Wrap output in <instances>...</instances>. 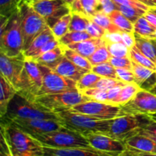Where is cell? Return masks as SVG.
Segmentation results:
<instances>
[{
  "mask_svg": "<svg viewBox=\"0 0 156 156\" xmlns=\"http://www.w3.org/2000/svg\"><path fill=\"white\" fill-rule=\"evenodd\" d=\"M1 156H44V146L37 140L2 118Z\"/></svg>",
  "mask_w": 156,
  "mask_h": 156,
  "instance_id": "1",
  "label": "cell"
},
{
  "mask_svg": "<svg viewBox=\"0 0 156 156\" xmlns=\"http://www.w3.org/2000/svg\"><path fill=\"white\" fill-rule=\"evenodd\" d=\"M1 17L0 52L9 57L23 53L24 37L18 10L9 17Z\"/></svg>",
  "mask_w": 156,
  "mask_h": 156,
  "instance_id": "2",
  "label": "cell"
},
{
  "mask_svg": "<svg viewBox=\"0 0 156 156\" xmlns=\"http://www.w3.org/2000/svg\"><path fill=\"white\" fill-rule=\"evenodd\" d=\"M55 113L63 127L83 136L89 133L108 135L114 120H98L89 116L69 112L67 110L55 111Z\"/></svg>",
  "mask_w": 156,
  "mask_h": 156,
  "instance_id": "3",
  "label": "cell"
},
{
  "mask_svg": "<svg viewBox=\"0 0 156 156\" xmlns=\"http://www.w3.org/2000/svg\"><path fill=\"white\" fill-rule=\"evenodd\" d=\"M5 118H20L26 120H59L54 111L40 105L37 101L27 100L17 93L8 106Z\"/></svg>",
  "mask_w": 156,
  "mask_h": 156,
  "instance_id": "4",
  "label": "cell"
},
{
  "mask_svg": "<svg viewBox=\"0 0 156 156\" xmlns=\"http://www.w3.org/2000/svg\"><path fill=\"white\" fill-rule=\"evenodd\" d=\"M151 119L150 116L146 114H128L114 118L108 136L125 143L140 133Z\"/></svg>",
  "mask_w": 156,
  "mask_h": 156,
  "instance_id": "5",
  "label": "cell"
},
{
  "mask_svg": "<svg viewBox=\"0 0 156 156\" xmlns=\"http://www.w3.org/2000/svg\"><path fill=\"white\" fill-rule=\"evenodd\" d=\"M21 25L24 37V50H27L34 40L47 26L45 20L34 10L30 1L24 2L19 8Z\"/></svg>",
  "mask_w": 156,
  "mask_h": 156,
  "instance_id": "6",
  "label": "cell"
},
{
  "mask_svg": "<svg viewBox=\"0 0 156 156\" xmlns=\"http://www.w3.org/2000/svg\"><path fill=\"white\" fill-rule=\"evenodd\" d=\"M43 146L66 149L76 147H91L85 136L63 127L59 130L34 136Z\"/></svg>",
  "mask_w": 156,
  "mask_h": 156,
  "instance_id": "7",
  "label": "cell"
},
{
  "mask_svg": "<svg viewBox=\"0 0 156 156\" xmlns=\"http://www.w3.org/2000/svg\"><path fill=\"white\" fill-rule=\"evenodd\" d=\"M89 101H92V99L84 95L79 90H73L57 94L40 96L37 98L35 101L55 112L69 110L75 105Z\"/></svg>",
  "mask_w": 156,
  "mask_h": 156,
  "instance_id": "8",
  "label": "cell"
},
{
  "mask_svg": "<svg viewBox=\"0 0 156 156\" xmlns=\"http://www.w3.org/2000/svg\"><path fill=\"white\" fill-rule=\"evenodd\" d=\"M43 85V75L37 62L25 58L21 77V88L18 94L30 101H35Z\"/></svg>",
  "mask_w": 156,
  "mask_h": 156,
  "instance_id": "9",
  "label": "cell"
},
{
  "mask_svg": "<svg viewBox=\"0 0 156 156\" xmlns=\"http://www.w3.org/2000/svg\"><path fill=\"white\" fill-rule=\"evenodd\" d=\"M43 75V85L37 97L77 89V82L60 76L52 69L37 63Z\"/></svg>",
  "mask_w": 156,
  "mask_h": 156,
  "instance_id": "10",
  "label": "cell"
},
{
  "mask_svg": "<svg viewBox=\"0 0 156 156\" xmlns=\"http://www.w3.org/2000/svg\"><path fill=\"white\" fill-rule=\"evenodd\" d=\"M67 111L75 114L89 116L98 120H111L123 116L121 106L93 100L75 105Z\"/></svg>",
  "mask_w": 156,
  "mask_h": 156,
  "instance_id": "11",
  "label": "cell"
},
{
  "mask_svg": "<svg viewBox=\"0 0 156 156\" xmlns=\"http://www.w3.org/2000/svg\"><path fill=\"white\" fill-rule=\"evenodd\" d=\"M31 4L50 28L60 18L71 13V8L65 0H41Z\"/></svg>",
  "mask_w": 156,
  "mask_h": 156,
  "instance_id": "12",
  "label": "cell"
},
{
  "mask_svg": "<svg viewBox=\"0 0 156 156\" xmlns=\"http://www.w3.org/2000/svg\"><path fill=\"white\" fill-rule=\"evenodd\" d=\"M122 115L156 114V94L146 89H141L133 98L121 106Z\"/></svg>",
  "mask_w": 156,
  "mask_h": 156,
  "instance_id": "13",
  "label": "cell"
},
{
  "mask_svg": "<svg viewBox=\"0 0 156 156\" xmlns=\"http://www.w3.org/2000/svg\"><path fill=\"white\" fill-rule=\"evenodd\" d=\"M25 56L21 53L15 57H9L0 52V72L3 76L17 91H20L21 77L24 69Z\"/></svg>",
  "mask_w": 156,
  "mask_h": 156,
  "instance_id": "14",
  "label": "cell"
},
{
  "mask_svg": "<svg viewBox=\"0 0 156 156\" xmlns=\"http://www.w3.org/2000/svg\"><path fill=\"white\" fill-rule=\"evenodd\" d=\"M2 118L33 137L63 128L59 120H26L20 118L9 120L5 117Z\"/></svg>",
  "mask_w": 156,
  "mask_h": 156,
  "instance_id": "15",
  "label": "cell"
},
{
  "mask_svg": "<svg viewBox=\"0 0 156 156\" xmlns=\"http://www.w3.org/2000/svg\"><path fill=\"white\" fill-rule=\"evenodd\" d=\"M94 149L112 156H119L126 149V143L103 133H89L85 136Z\"/></svg>",
  "mask_w": 156,
  "mask_h": 156,
  "instance_id": "16",
  "label": "cell"
},
{
  "mask_svg": "<svg viewBox=\"0 0 156 156\" xmlns=\"http://www.w3.org/2000/svg\"><path fill=\"white\" fill-rule=\"evenodd\" d=\"M44 156H112L93 147L56 149L44 146Z\"/></svg>",
  "mask_w": 156,
  "mask_h": 156,
  "instance_id": "17",
  "label": "cell"
},
{
  "mask_svg": "<svg viewBox=\"0 0 156 156\" xmlns=\"http://www.w3.org/2000/svg\"><path fill=\"white\" fill-rule=\"evenodd\" d=\"M52 69L60 76L76 82H78L84 74L90 72L76 66L72 61L67 59L65 56L62 57L60 62Z\"/></svg>",
  "mask_w": 156,
  "mask_h": 156,
  "instance_id": "18",
  "label": "cell"
},
{
  "mask_svg": "<svg viewBox=\"0 0 156 156\" xmlns=\"http://www.w3.org/2000/svg\"><path fill=\"white\" fill-rule=\"evenodd\" d=\"M104 42V38H91L81 42L69 44L66 47L88 59Z\"/></svg>",
  "mask_w": 156,
  "mask_h": 156,
  "instance_id": "19",
  "label": "cell"
},
{
  "mask_svg": "<svg viewBox=\"0 0 156 156\" xmlns=\"http://www.w3.org/2000/svg\"><path fill=\"white\" fill-rule=\"evenodd\" d=\"M128 148L143 152L156 154V143L152 139L142 134H137L125 141Z\"/></svg>",
  "mask_w": 156,
  "mask_h": 156,
  "instance_id": "20",
  "label": "cell"
},
{
  "mask_svg": "<svg viewBox=\"0 0 156 156\" xmlns=\"http://www.w3.org/2000/svg\"><path fill=\"white\" fill-rule=\"evenodd\" d=\"M1 94H0V116L1 118L4 117L7 113L8 106L15 94L18 93L17 90L1 76Z\"/></svg>",
  "mask_w": 156,
  "mask_h": 156,
  "instance_id": "21",
  "label": "cell"
},
{
  "mask_svg": "<svg viewBox=\"0 0 156 156\" xmlns=\"http://www.w3.org/2000/svg\"><path fill=\"white\" fill-rule=\"evenodd\" d=\"M63 56V45L59 44L58 47L44 53L39 57L35 59L34 61H35L37 63L41 64V65L46 66L50 69H53L60 62Z\"/></svg>",
  "mask_w": 156,
  "mask_h": 156,
  "instance_id": "22",
  "label": "cell"
},
{
  "mask_svg": "<svg viewBox=\"0 0 156 156\" xmlns=\"http://www.w3.org/2000/svg\"><path fill=\"white\" fill-rule=\"evenodd\" d=\"M53 39H55V37L52 32L51 28L49 26H47L46 28L34 40L33 42L28 47V48L23 52L25 58L29 59V58L31 57L46 43Z\"/></svg>",
  "mask_w": 156,
  "mask_h": 156,
  "instance_id": "23",
  "label": "cell"
},
{
  "mask_svg": "<svg viewBox=\"0 0 156 156\" xmlns=\"http://www.w3.org/2000/svg\"><path fill=\"white\" fill-rule=\"evenodd\" d=\"M98 0H75L70 5L71 12H76L91 18L98 12Z\"/></svg>",
  "mask_w": 156,
  "mask_h": 156,
  "instance_id": "24",
  "label": "cell"
},
{
  "mask_svg": "<svg viewBox=\"0 0 156 156\" xmlns=\"http://www.w3.org/2000/svg\"><path fill=\"white\" fill-rule=\"evenodd\" d=\"M140 89H141V87L137 85L136 82L126 83V85L122 87L118 96L111 102V105H119V106L125 105L132 100Z\"/></svg>",
  "mask_w": 156,
  "mask_h": 156,
  "instance_id": "25",
  "label": "cell"
},
{
  "mask_svg": "<svg viewBox=\"0 0 156 156\" xmlns=\"http://www.w3.org/2000/svg\"><path fill=\"white\" fill-rule=\"evenodd\" d=\"M132 64V70L135 75L136 83L140 85V87H142L145 83L149 82V81L156 80V72L150 69L146 68L143 66L140 65L133 60Z\"/></svg>",
  "mask_w": 156,
  "mask_h": 156,
  "instance_id": "26",
  "label": "cell"
},
{
  "mask_svg": "<svg viewBox=\"0 0 156 156\" xmlns=\"http://www.w3.org/2000/svg\"><path fill=\"white\" fill-rule=\"evenodd\" d=\"M135 37L136 46L143 54L146 55L148 58H149L152 62L156 64V51L155 46L152 44V41L136 34H135Z\"/></svg>",
  "mask_w": 156,
  "mask_h": 156,
  "instance_id": "27",
  "label": "cell"
},
{
  "mask_svg": "<svg viewBox=\"0 0 156 156\" xmlns=\"http://www.w3.org/2000/svg\"><path fill=\"white\" fill-rule=\"evenodd\" d=\"M156 31V27L152 25L144 16L139 18L134 23V33L147 39L152 40Z\"/></svg>",
  "mask_w": 156,
  "mask_h": 156,
  "instance_id": "28",
  "label": "cell"
},
{
  "mask_svg": "<svg viewBox=\"0 0 156 156\" xmlns=\"http://www.w3.org/2000/svg\"><path fill=\"white\" fill-rule=\"evenodd\" d=\"M112 22L123 32H134V24L124 16L119 10H114L108 15Z\"/></svg>",
  "mask_w": 156,
  "mask_h": 156,
  "instance_id": "29",
  "label": "cell"
},
{
  "mask_svg": "<svg viewBox=\"0 0 156 156\" xmlns=\"http://www.w3.org/2000/svg\"><path fill=\"white\" fill-rule=\"evenodd\" d=\"M63 52H64V56L67 58V59H69L70 61L73 62L74 64H76V66H78L80 68L84 69H86L88 71H91V69H92L93 66L91 65V62H89L87 58L84 57L82 55L79 54L77 52H76L75 50H71V49L68 48L66 46L63 45Z\"/></svg>",
  "mask_w": 156,
  "mask_h": 156,
  "instance_id": "30",
  "label": "cell"
},
{
  "mask_svg": "<svg viewBox=\"0 0 156 156\" xmlns=\"http://www.w3.org/2000/svg\"><path fill=\"white\" fill-rule=\"evenodd\" d=\"M90 20L93 21L94 22H95L96 24H98L99 26L102 27V28L105 29L107 32H109V33H113V32H118L121 31L120 29H119L114 23L112 22V21L111 20V18H109L108 15L103 13V12H97L94 15H93L92 17L89 18Z\"/></svg>",
  "mask_w": 156,
  "mask_h": 156,
  "instance_id": "31",
  "label": "cell"
},
{
  "mask_svg": "<svg viewBox=\"0 0 156 156\" xmlns=\"http://www.w3.org/2000/svg\"><path fill=\"white\" fill-rule=\"evenodd\" d=\"M91 72L96 73L102 78L120 80L118 76H117V69L109 62H105L103 63L98 64V65L94 66L91 69Z\"/></svg>",
  "mask_w": 156,
  "mask_h": 156,
  "instance_id": "32",
  "label": "cell"
},
{
  "mask_svg": "<svg viewBox=\"0 0 156 156\" xmlns=\"http://www.w3.org/2000/svg\"><path fill=\"white\" fill-rule=\"evenodd\" d=\"M72 19V13L68 14L59 20L53 27H51L52 32L55 38L59 41L62 37L69 32L70 22Z\"/></svg>",
  "mask_w": 156,
  "mask_h": 156,
  "instance_id": "33",
  "label": "cell"
},
{
  "mask_svg": "<svg viewBox=\"0 0 156 156\" xmlns=\"http://www.w3.org/2000/svg\"><path fill=\"white\" fill-rule=\"evenodd\" d=\"M111 57V55L108 51L106 41H105V42L95 50V52L90 57L88 58V59L91 62V65L94 66L98 65L103 62H108Z\"/></svg>",
  "mask_w": 156,
  "mask_h": 156,
  "instance_id": "34",
  "label": "cell"
},
{
  "mask_svg": "<svg viewBox=\"0 0 156 156\" xmlns=\"http://www.w3.org/2000/svg\"><path fill=\"white\" fill-rule=\"evenodd\" d=\"M91 38L93 37L85 30V31H69L63 37H62L59 41L62 45L68 46L69 44L79 43Z\"/></svg>",
  "mask_w": 156,
  "mask_h": 156,
  "instance_id": "35",
  "label": "cell"
},
{
  "mask_svg": "<svg viewBox=\"0 0 156 156\" xmlns=\"http://www.w3.org/2000/svg\"><path fill=\"white\" fill-rule=\"evenodd\" d=\"M130 58L133 61L137 62L140 65L156 72V64L146 55L143 54L136 45L130 49Z\"/></svg>",
  "mask_w": 156,
  "mask_h": 156,
  "instance_id": "36",
  "label": "cell"
},
{
  "mask_svg": "<svg viewBox=\"0 0 156 156\" xmlns=\"http://www.w3.org/2000/svg\"><path fill=\"white\" fill-rule=\"evenodd\" d=\"M27 1L30 0H0V16L9 17Z\"/></svg>",
  "mask_w": 156,
  "mask_h": 156,
  "instance_id": "37",
  "label": "cell"
},
{
  "mask_svg": "<svg viewBox=\"0 0 156 156\" xmlns=\"http://www.w3.org/2000/svg\"><path fill=\"white\" fill-rule=\"evenodd\" d=\"M72 19L69 31H85L86 30L90 20L84 15L76 12H71Z\"/></svg>",
  "mask_w": 156,
  "mask_h": 156,
  "instance_id": "38",
  "label": "cell"
},
{
  "mask_svg": "<svg viewBox=\"0 0 156 156\" xmlns=\"http://www.w3.org/2000/svg\"><path fill=\"white\" fill-rule=\"evenodd\" d=\"M102 77L97 75L96 73L90 71L84 74L77 82V89L79 91H82L88 88H92L93 85L98 82Z\"/></svg>",
  "mask_w": 156,
  "mask_h": 156,
  "instance_id": "39",
  "label": "cell"
},
{
  "mask_svg": "<svg viewBox=\"0 0 156 156\" xmlns=\"http://www.w3.org/2000/svg\"><path fill=\"white\" fill-rule=\"evenodd\" d=\"M117 10L120 11L126 18H127L133 24L139 18L144 16L145 14L147 12V11L143 10L140 8L126 5H117Z\"/></svg>",
  "mask_w": 156,
  "mask_h": 156,
  "instance_id": "40",
  "label": "cell"
},
{
  "mask_svg": "<svg viewBox=\"0 0 156 156\" xmlns=\"http://www.w3.org/2000/svg\"><path fill=\"white\" fill-rule=\"evenodd\" d=\"M106 44L111 56L130 57V49L128 48L123 43H111L106 41Z\"/></svg>",
  "mask_w": 156,
  "mask_h": 156,
  "instance_id": "41",
  "label": "cell"
},
{
  "mask_svg": "<svg viewBox=\"0 0 156 156\" xmlns=\"http://www.w3.org/2000/svg\"><path fill=\"white\" fill-rule=\"evenodd\" d=\"M84 95H86L91 98L92 100L96 101L105 102L108 103V90L101 89L98 88H88L86 90L81 91Z\"/></svg>",
  "mask_w": 156,
  "mask_h": 156,
  "instance_id": "42",
  "label": "cell"
},
{
  "mask_svg": "<svg viewBox=\"0 0 156 156\" xmlns=\"http://www.w3.org/2000/svg\"><path fill=\"white\" fill-rule=\"evenodd\" d=\"M126 85V82H123L116 79H108V78H101L98 82H96L92 88H98L104 90H109L115 87H123Z\"/></svg>",
  "mask_w": 156,
  "mask_h": 156,
  "instance_id": "43",
  "label": "cell"
},
{
  "mask_svg": "<svg viewBox=\"0 0 156 156\" xmlns=\"http://www.w3.org/2000/svg\"><path fill=\"white\" fill-rule=\"evenodd\" d=\"M108 62L116 69H132L133 64L130 57H114L111 56Z\"/></svg>",
  "mask_w": 156,
  "mask_h": 156,
  "instance_id": "44",
  "label": "cell"
},
{
  "mask_svg": "<svg viewBox=\"0 0 156 156\" xmlns=\"http://www.w3.org/2000/svg\"><path fill=\"white\" fill-rule=\"evenodd\" d=\"M85 31L89 34L93 38H103L105 34L107 33L105 29L102 28L101 26H99L91 20H90V23Z\"/></svg>",
  "mask_w": 156,
  "mask_h": 156,
  "instance_id": "45",
  "label": "cell"
},
{
  "mask_svg": "<svg viewBox=\"0 0 156 156\" xmlns=\"http://www.w3.org/2000/svg\"><path fill=\"white\" fill-rule=\"evenodd\" d=\"M59 44H60V43H59V41H58L57 39H56V38H55V39L51 40V41H48L47 43H46V44H44V45L43 46L41 49H39V50H38L37 51L36 53H35L34 54L31 56V57L29 58V59H32V60H34L35 59H37V57H39L40 56H41V55L44 54V53H47V52H48V51H50V50L54 49L55 47H58Z\"/></svg>",
  "mask_w": 156,
  "mask_h": 156,
  "instance_id": "46",
  "label": "cell"
},
{
  "mask_svg": "<svg viewBox=\"0 0 156 156\" xmlns=\"http://www.w3.org/2000/svg\"><path fill=\"white\" fill-rule=\"evenodd\" d=\"M114 10H117V5L113 0H98V12H103L108 15Z\"/></svg>",
  "mask_w": 156,
  "mask_h": 156,
  "instance_id": "47",
  "label": "cell"
},
{
  "mask_svg": "<svg viewBox=\"0 0 156 156\" xmlns=\"http://www.w3.org/2000/svg\"><path fill=\"white\" fill-rule=\"evenodd\" d=\"M117 69V76L120 81L126 83L136 82L135 75L132 69Z\"/></svg>",
  "mask_w": 156,
  "mask_h": 156,
  "instance_id": "48",
  "label": "cell"
},
{
  "mask_svg": "<svg viewBox=\"0 0 156 156\" xmlns=\"http://www.w3.org/2000/svg\"><path fill=\"white\" fill-rule=\"evenodd\" d=\"M114 2L117 5H126V6H131V7H136L140 9H143V10L149 11L150 8L147 6L146 5L140 2L136 1V0H113Z\"/></svg>",
  "mask_w": 156,
  "mask_h": 156,
  "instance_id": "49",
  "label": "cell"
},
{
  "mask_svg": "<svg viewBox=\"0 0 156 156\" xmlns=\"http://www.w3.org/2000/svg\"><path fill=\"white\" fill-rule=\"evenodd\" d=\"M103 38L107 42L123 43V31L113 32V33L107 32Z\"/></svg>",
  "mask_w": 156,
  "mask_h": 156,
  "instance_id": "50",
  "label": "cell"
},
{
  "mask_svg": "<svg viewBox=\"0 0 156 156\" xmlns=\"http://www.w3.org/2000/svg\"><path fill=\"white\" fill-rule=\"evenodd\" d=\"M123 44L129 49L136 45V37L134 32L133 33L123 32Z\"/></svg>",
  "mask_w": 156,
  "mask_h": 156,
  "instance_id": "51",
  "label": "cell"
},
{
  "mask_svg": "<svg viewBox=\"0 0 156 156\" xmlns=\"http://www.w3.org/2000/svg\"><path fill=\"white\" fill-rule=\"evenodd\" d=\"M119 156H156V154L140 152V151L127 147L126 150L122 152Z\"/></svg>",
  "mask_w": 156,
  "mask_h": 156,
  "instance_id": "52",
  "label": "cell"
},
{
  "mask_svg": "<svg viewBox=\"0 0 156 156\" xmlns=\"http://www.w3.org/2000/svg\"><path fill=\"white\" fill-rule=\"evenodd\" d=\"M141 131H144V132L148 133L153 134V135L156 136V120L151 119L150 122Z\"/></svg>",
  "mask_w": 156,
  "mask_h": 156,
  "instance_id": "53",
  "label": "cell"
},
{
  "mask_svg": "<svg viewBox=\"0 0 156 156\" xmlns=\"http://www.w3.org/2000/svg\"><path fill=\"white\" fill-rule=\"evenodd\" d=\"M144 17L152 24V25H154L156 27V15L152 13V12H151L150 11H148V12L145 14Z\"/></svg>",
  "mask_w": 156,
  "mask_h": 156,
  "instance_id": "54",
  "label": "cell"
},
{
  "mask_svg": "<svg viewBox=\"0 0 156 156\" xmlns=\"http://www.w3.org/2000/svg\"><path fill=\"white\" fill-rule=\"evenodd\" d=\"M136 1L140 2L143 3V4L146 5L147 6H149V8H156L155 5L154 4V2L151 0H136Z\"/></svg>",
  "mask_w": 156,
  "mask_h": 156,
  "instance_id": "55",
  "label": "cell"
},
{
  "mask_svg": "<svg viewBox=\"0 0 156 156\" xmlns=\"http://www.w3.org/2000/svg\"><path fill=\"white\" fill-rule=\"evenodd\" d=\"M139 134H142V135H144V136H148L149 138L152 139V140H154V141L156 143V136L155 135H153V134H151V133H148L144 132V131H141V132H140Z\"/></svg>",
  "mask_w": 156,
  "mask_h": 156,
  "instance_id": "56",
  "label": "cell"
},
{
  "mask_svg": "<svg viewBox=\"0 0 156 156\" xmlns=\"http://www.w3.org/2000/svg\"><path fill=\"white\" fill-rule=\"evenodd\" d=\"M65 1H66V2L67 4H68L70 6V5H71L72 4H73V2H74L75 0H65Z\"/></svg>",
  "mask_w": 156,
  "mask_h": 156,
  "instance_id": "57",
  "label": "cell"
},
{
  "mask_svg": "<svg viewBox=\"0 0 156 156\" xmlns=\"http://www.w3.org/2000/svg\"><path fill=\"white\" fill-rule=\"evenodd\" d=\"M149 11H150L151 12H152V13H154L155 15H156V8H150Z\"/></svg>",
  "mask_w": 156,
  "mask_h": 156,
  "instance_id": "58",
  "label": "cell"
},
{
  "mask_svg": "<svg viewBox=\"0 0 156 156\" xmlns=\"http://www.w3.org/2000/svg\"><path fill=\"white\" fill-rule=\"evenodd\" d=\"M150 91H152V93H154V94H156V84H155V86H154L153 88H152V89L150 90Z\"/></svg>",
  "mask_w": 156,
  "mask_h": 156,
  "instance_id": "59",
  "label": "cell"
},
{
  "mask_svg": "<svg viewBox=\"0 0 156 156\" xmlns=\"http://www.w3.org/2000/svg\"><path fill=\"white\" fill-rule=\"evenodd\" d=\"M152 42V44H154V46H155V51H156V39H154V40H151Z\"/></svg>",
  "mask_w": 156,
  "mask_h": 156,
  "instance_id": "60",
  "label": "cell"
},
{
  "mask_svg": "<svg viewBox=\"0 0 156 156\" xmlns=\"http://www.w3.org/2000/svg\"><path fill=\"white\" fill-rule=\"evenodd\" d=\"M154 39H156V31L155 32V34H153V37H152V40H154Z\"/></svg>",
  "mask_w": 156,
  "mask_h": 156,
  "instance_id": "61",
  "label": "cell"
},
{
  "mask_svg": "<svg viewBox=\"0 0 156 156\" xmlns=\"http://www.w3.org/2000/svg\"><path fill=\"white\" fill-rule=\"evenodd\" d=\"M37 1H41V0H30V2H37Z\"/></svg>",
  "mask_w": 156,
  "mask_h": 156,
  "instance_id": "62",
  "label": "cell"
},
{
  "mask_svg": "<svg viewBox=\"0 0 156 156\" xmlns=\"http://www.w3.org/2000/svg\"><path fill=\"white\" fill-rule=\"evenodd\" d=\"M151 1H152L154 2V4L155 5V6H156V0H151Z\"/></svg>",
  "mask_w": 156,
  "mask_h": 156,
  "instance_id": "63",
  "label": "cell"
}]
</instances>
